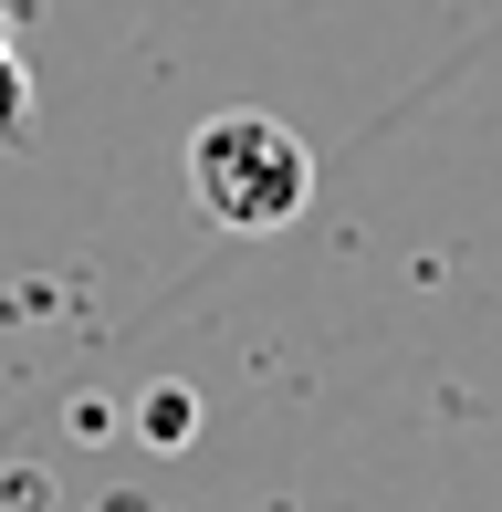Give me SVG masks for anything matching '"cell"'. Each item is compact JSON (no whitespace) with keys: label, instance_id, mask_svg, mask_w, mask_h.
Masks as SVG:
<instances>
[{"label":"cell","instance_id":"cell-1","mask_svg":"<svg viewBox=\"0 0 502 512\" xmlns=\"http://www.w3.org/2000/svg\"><path fill=\"white\" fill-rule=\"evenodd\" d=\"M189 199L210 209L220 230H283V220H304L314 209V147L283 126V115H210V126L189 136Z\"/></svg>","mask_w":502,"mask_h":512},{"label":"cell","instance_id":"cell-2","mask_svg":"<svg viewBox=\"0 0 502 512\" xmlns=\"http://www.w3.org/2000/svg\"><path fill=\"white\" fill-rule=\"evenodd\" d=\"M0 136H32V74H21L11 21H0Z\"/></svg>","mask_w":502,"mask_h":512}]
</instances>
